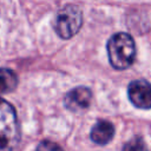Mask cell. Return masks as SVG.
<instances>
[{
  "mask_svg": "<svg viewBox=\"0 0 151 151\" xmlns=\"http://www.w3.org/2000/svg\"><path fill=\"white\" fill-rule=\"evenodd\" d=\"M107 55L110 64L116 70H125L132 65L136 57V45L132 37L119 32L107 41Z\"/></svg>",
  "mask_w": 151,
  "mask_h": 151,
  "instance_id": "6da1fadb",
  "label": "cell"
},
{
  "mask_svg": "<svg viewBox=\"0 0 151 151\" xmlns=\"http://www.w3.org/2000/svg\"><path fill=\"white\" fill-rule=\"evenodd\" d=\"M20 130L14 107L0 98V151H12L19 143Z\"/></svg>",
  "mask_w": 151,
  "mask_h": 151,
  "instance_id": "7a4b0ae2",
  "label": "cell"
},
{
  "mask_svg": "<svg viewBox=\"0 0 151 151\" xmlns=\"http://www.w3.org/2000/svg\"><path fill=\"white\" fill-rule=\"evenodd\" d=\"M129 99L139 109H151V83L139 79L130 83L127 88Z\"/></svg>",
  "mask_w": 151,
  "mask_h": 151,
  "instance_id": "277c9868",
  "label": "cell"
},
{
  "mask_svg": "<svg viewBox=\"0 0 151 151\" xmlns=\"http://www.w3.org/2000/svg\"><path fill=\"white\" fill-rule=\"evenodd\" d=\"M18 77L9 68H0V94H5L15 90Z\"/></svg>",
  "mask_w": 151,
  "mask_h": 151,
  "instance_id": "52a82bcc",
  "label": "cell"
},
{
  "mask_svg": "<svg viewBox=\"0 0 151 151\" xmlns=\"http://www.w3.org/2000/svg\"><path fill=\"white\" fill-rule=\"evenodd\" d=\"M114 136V126L107 120H98L91 130V139L96 144L104 145L111 142Z\"/></svg>",
  "mask_w": 151,
  "mask_h": 151,
  "instance_id": "8992f818",
  "label": "cell"
},
{
  "mask_svg": "<svg viewBox=\"0 0 151 151\" xmlns=\"http://www.w3.org/2000/svg\"><path fill=\"white\" fill-rule=\"evenodd\" d=\"M92 101V92L90 88L79 86L66 93L64 98V105L66 109L73 112L83 111L90 106Z\"/></svg>",
  "mask_w": 151,
  "mask_h": 151,
  "instance_id": "5b68a950",
  "label": "cell"
},
{
  "mask_svg": "<svg viewBox=\"0 0 151 151\" xmlns=\"http://www.w3.org/2000/svg\"><path fill=\"white\" fill-rule=\"evenodd\" d=\"M35 151H64L58 144L50 142V140H42L38 146Z\"/></svg>",
  "mask_w": 151,
  "mask_h": 151,
  "instance_id": "9c48e42d",
  "label": "cell"
},
{
  "mask_svg": "<svg viewBox=\"0 0 151 151\" xmlns=\"http://www.w3.org/2000/svg\"><path fill=\"white\" fill-rule=\"evenodd\" d=\"M123 151H147V146L144 139L139 136L130 139L123 147Z\"/></svg>",
  "mask_w": 151,
  "mask_h": 151,
  "instance_id": "ba28073f",
  "label": "cell"
},
{
  "mask_svg": "<svg viewBox=\"0 0 151 151\" xmlns=\"http://www.w3.org/2000/svg\"><path fill=\"white\" fill-rule=\"evenodd\" d=\"M83 25V14L79 7L67 5L63 7L55 15L54 31L61 39L72 38Z\"/></svg>",
  "mask_w": 151,
  "mask_h": 151,
  "instance_id": "3957f363",
  "label": "cell"
}]
</instances>
